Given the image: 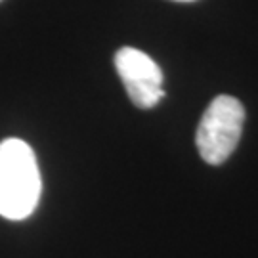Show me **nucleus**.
<instances>
[{
    "instance_id": "f257e3e1",
    "label": "nucleus",
    "mask_w": 258,
    "mask_h": 258,
    "mask_svg": "<svg viewBox=\"0 0 258 258\" xmlns=\"http://www.w3.org/2000/svg\"><path fill=\"white\" fill-rule=\"evenodd\" d=\"M42 180L35 151L27 142H0V216L23 220L37 209Z\"/></svg>"
},
{
    "instance_id": "7ed1b4c3",
    "label": "nucleus",
    "mask_w": 258,
    "mask_h": 258,
    "mask_svg": "<svg viewBox=\"0 0 258 258\" xmlns=\"http://www.w3.org/2000/svg\"><path fill=\"white\" fill-rule=\"evenodd\" d=\"M115 67L134 105L151 109L165 98L163 71L146 52L122 46L115 54Z\"/></svg>"
},
{
    "instance_id": "20e7f679",
    "label": "nucleus",
    "mask_w": 258,
    "mask_h": 258,
    "mask_svg": "<svg viewBox=\"0 0 258 258\" xmlns=\"http://www.w3.org/2000/svg\"><path fill=\"white\" fill-rule=\"evenodd\" d=\"M176 2H194V0H176Z\"/></svg>"
},
{
    "instance_id": "39448f33",
    "label": "nucleus",
    "mask_w": 258,
    "mask_h": 258,
    "mask_svg": "<svg viewBox=\"0 0 258 258\" xmlns=\"http://www.w3.org/2000/svg\"><path fill=\"white\" fill-rule=\"evenodd\" d=\"M0 2H2V0H0Z\"/></svg>"
},
{
    "instance_id": "f03ea898",
    "label": "nucleus",
    "mask_w": 258,
    "mask_h": 258,
    "mask_svg": "<svg viewBox=\"0 0 258 258\" xmlns=\"http://www.w3.org/2000/svg\"><path fill=\"white\" fill-rule=\"evenodd\" d=\"M245 122V107L233 96H218L201 117L195 134L199 155L209 165H222L237 148Z\"/></svg>"
}]
</instances>
